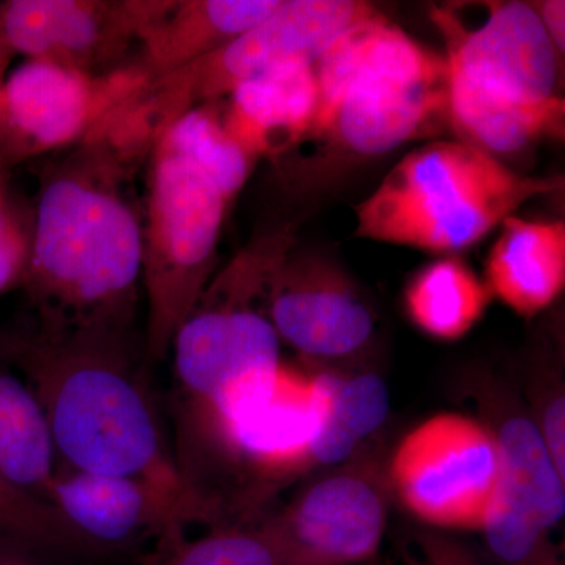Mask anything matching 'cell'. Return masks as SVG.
<instances>
[{"mask_svg":"<svg viewBox=\"0 0 565 565\" xmlns=\"http://www.w3.org/2000/svg\"><path fill=\"white\" fill-rule=\"evenodd\" d=\"M379 11L362 0H280L250 31L221 50L150 81L111 118L117 139L140 154L180 115L226 98L244 82L289 62L315 63L338 35Z\"/></svg>","mask_w":565,"mask_h":565,"instance_id":"8992f818","label":"cell"},{"mask_svg":"<svg viewBox=\"0 0 565 565\" xmlns=\"http://www.w3.org/2000/svg\"><path fill=\"white\" fill-rule=\"evenodd\" d=\"M296 245L289 226L256 234L215 274L172 343L174 373L200 423L281 367V341L266 310L267 285Z\"/></svg>","mask_w":565,"mask_h":565,"instance_id":"5b68a950","label":"cell"},{"mask_svg":"<svg viewBox=\"0 0 565 565\" xmlns=\"http://www.w3.org/2000/svg\"><path fill=\"white\" fill-rule=\"evenodd\" d=\"M223 117L256 158H277L307 140L318 110L315 63L289 62L222 99Z\"/></svg>","mask_w":565,"mask_h":565,"instance_id":"e0dca14e","label":"cell"},{"mask_svg":"<svg viewBox=\"0 0 565 565\" xmlns=\"http://www.w3.org/2000/svg\"><path fill=\"white\" fill-rule=\"evenodd\" d=\"M280 0H151L134 68L148 82L221 50L277 9Z\"/></svg>","mask_w":565,"mask_h":565,"instance_id":"2e32d148","label":"cell"},{"mask_svg":"<svg viewBox=\"0 0 565 565\" xmlns=\"http://www.w3.org/2000/svg\"><path fill=\"white\" fill-rule=\"evenodd\" d=\"M167 565H294L273 520L258 527H232L182 544Z\"/></svg>","mask_w":565,"mask_h":565,"instance_id":"d4e9b609","label":"cell"},{"mask_svg":"<svg viewBox=\"0 0 565 565\" xmlns=\"http://www.w3.org/2000/svg\"><path fill=\"white\" fill-rule=\"evenodd\" d=\"M322 374L326 401L321 427L311 445V468L337 467L351 460L390 414L388 386L381 375Z\"/></svg>","mask_w":565,"mask_h":565,"instance_id":"603a6c76","label":"cell"},{"mask_svg":"<svg viewBox=\"0 0 565 565\" xmlns=\"http://www.w3.org/2000/svg\"><path fill=\"white\" fill-rule=\"evenodd\" d=\"M266 310L280 341L310 359L355 355L375 329L374 311L343 270L296 245L275 267Z\"/></svg>","mask_w":565,"mask_h":565,"instance_id":"4fadbf2b","label":"cell"},{"mask_svg":"<svg viewBox=\"0 0 565 565\" xmlns=\"http://www.w3.org/2000/svg\"><path fill=\"white\" fill-rule=\"evenodd\" d=\"M51 503L102 550L148 531L177 535L188 523L212 519L196 505L139 479L77 470L55 475Z\"/></svg>","mask_w":565,"mask_h":565,"instance_id":"9a60e30c","label":"cell"},{"mask_svg":"<svg viewBox=\"0 0 565 565\" xmlns=\"http://www.w3.org/2000/svg\"><path fill=\"white\" fill-rule=\"evenodd\" d=\"M315 73L318 110L303 143H323L330 156L377 158L451 129L445 55L381 13L338 35Z\"/></svg>","mask_w":565,"mask_h":565,"instance_id":"3957f363","label":"cell"},{"mask_svg":"<svg viewBox=\"0 0 565 565\" xmlns=\"http://www.w3.org/2000/svg\"><path fill=\"white\" fill-rule=\"evenodd\" d=\"M32 258V217L0 202V294L24 285Z\"/></svg>","mask_w":565,"mask_h":565,"instance_id":"4316f807","label":"cell"},{"mask_svg":"<svg viewBox=\"0 0 565 565\" xmlns=\"http://www.w3.org/2000/svg\"><path fill=\"white\" fill-rule=\"evenodd\" d=\"M424 565H481L463 546L437 535H426L419 541Z\"/></svg>","mask_w":565,"mask_h":565,"instance_id":"f1b7e54d","label":"cell"},{"mask_svg":"<svg viewBox=\"0 0 565 565\" xmlns=\"http://www.w3.org/2000/svg\"><path fill=\"white\" fill-rule=\"evenodd\" d=\"M151 0L0 2V61L14 54L92 74L121 68Z\"/></svg>","mask_w":565,"mask_h":565,"instance_id":"8fae6325","label":"cell"},{"mask_svg":"<svg viewBox=\"0 0 565 565\" xmlns=\"http://www.w3.org/2000/svg\"><path fill=\"white\" fill-rule=\"evenodd\" d=\"M449 126L457 139L493 158L514 156L564 134L565 102L525 104L479 90L449 73Z\"/></svg>","mask_w":565,"mask_h":565,"instance_id":"ffe728a7","label":"cell"},{"mask_svg":"<svg viewBox=\"0 0 565 565\" xmlns=\"http://www.w3.org/2000/svg\"><path fill=\"white\" fill-rule=\"evenodd\" d=\"M501 473L492 430L482 419L438 414L415 426L394 451L390 486L426 525L481 527Z\"/></svg>","mask_w":565,"mask_h":565,"instance_id":"ba28073f","label":"cell"},{"mask_svg":"<svg viewBox=\"0 0 565 565\" xmlns=\"http://www.w3.org/2000/svg\"><path fill=\"white\" fill-rule=\"evenodd\" d=\"M74 148L41 188L22 286L41 322L129 330L143 239L126 188L131 162L103 140Z\"/></svg>","mask_w":565,"mask_h":565,"instance_id":"7a4b0ae2","label":"cell"},{"mask_svg":"<svg viewBox=\"0 0 565 565\" xmlns=\"http://www.w3.org/2000/svg\"><path fill=\"white\" fill-rule=\"evenodd\" d=\"M563 185L515 172L467 141L434 140L405 154L355 207L353 236L455 256Z\"/></svg>","mask_w":565,"mask_h":565,"instance_id":"277c9868","label":"cell"},{"mask_svg":"<svg viewBox=\"0 0 565 565\" xmlns=\"http://www.w3.org/2000/svg\"><path fill=\"white\" fill-rule=\"evenodd\" d=\"M128 333L40 321L6 348L28 374L55 449L74 470L139 479L214 516V501L167 452L154 407L134 371Z\"/></svg>","mask_w":565,"mask_h":565,"instance_id":"6da1fadb","label":"cell"},{"mask_svg":"<svg viewBox=\"0 0 565 565\" xmlns=\"http://www.w3.org/2000/svg\"><path fill=\"white\" fill-rule=\"evenodd\" d=\"M492 294L456 256H441L412 275L404 291L411 322L435 340L457 341L484 318Z\"/></svg>","mask_w":565,"mask_h":565,"instance_id":"44dd1931","label":"cell"},{"mask_svg":"<svg viewBox=\"0 0 565 565\" xmlns=\"http://www.w3.org/2000/svg\"><path fill=\"white\" fill-rule=\"evenodd\" d=\"M7 63L3 61H0V106H2V88H3V79L2 74L3 70H6Z\"/></svg>","mask_w":565,"mask_h":565,"instance_id":"4dcf8cb0","label":"cell"},{"mask_svg":"<svg viewBox=\"0 0 565 565\" xmlns=\"http://www.w3.org/2000/svg\"><path fill=\"white\" fill-rule=\"evenodd\" d=\"M539 14L546 35L552 40L557 54L564 57L565 52V2L564 0H542L531 3Z\"/></svg>","mask_w":565,"mask_h":565,"instance_id":"f546056e","label":"cell"},{"mask_svg":"<svg viewBox=\"0 0 565 565\" xmlns=\"http://www.w3.org/2000/svg\"><path fill=\"white\" fill-rule=\"evenodd\" d=\"M0 531L66 552H102L61 509L3 479H0Z\"/></svg>","mask_w":565,"mask_h":565,"instance_id":"484cf974","label":"cell"},{"mask_svg":"<svg viewBox=\"0 0 565 565\" xmlns=\"http://www.w3.org/2000/svg\"><path fill=\"white\" fill-rule=\"evenodd\" d=\"M476 397L500 449L501 484L552 533L565 514V478L546 451L533 416L493 390Z\"/></svg>","mask_w":565,"mask_h":565,"instance_id":"d6986e66","label":"cell"},{"mask_svg":"<svg viewBox=\"0 0 565 565\" xmlns=\"http://www.w3.org/2000/svg\"><path fill=\"white\" fill-rule=\"evenodd\" d=\"M484 24L467 29L455 11L434 9L444 33L449 73L479 90L512 102L544 104L559 95L561 57L533 6L519 0L486 2Z\"/></svg>","mask_w":565,"mask_h":565,"instance_id":"30bf717a","label":"cell"},{"mask_svg":"<svg viewBox=\"0 0 565 565\" xmlns=\"http://www.w3.org/2000/svg\"><path fill=\"white\" fill-rule=\"evenodd\" d=\"M323 374L307 375L285 366L275 388L214 435L223 451L253 476L273 484L311 468V445L321 427Z\"/></svg>","mask_w":565,"mask_h":565,"instance_id":"5bb4252c","label":"cell"},{"mask_svg":"<svg viewBox=\"0 0 565 565\" xmlns=\"http://www.w3.org/2000/svg\"><path fill=\"white\" fill-rule=\"evenodd\" d=\"M154 145L202 170L230 203L243 191L259 161L226 125L222 99L180 115L163 129Z\"/></svg>","mask_w":565,"mask_h":565,"instance_id":"cb8c5ba5","label":"cell"},{"mask_svg":"<svg viewBox=\"0 0 565 565\" xmlns=\"http://www.w3.org/2000/svg\"><path fill=\"white\" fill-rule=\"evenodd\" d=\"M147 184L141 285L147 297L145 351L158 362L214 277L230 202L193 163L152 145Z\"/></svg>","mask_w":565,"mask_h":565,"instance_id":"52a82bcc","label":"cell"},{"mask_svg":"<svg viewBox=\"0 0 565 565\" xmlns=\"http://www.w3.org/2000/svg\"><path fill=\"white\" fill-rule=\"evenodd\" d=\"M273 522L294 565L366 563L384 541L385 487L370 465H344L316 479Z\"/></svg>","mask_w":565,"mask_h":565,"instance_id":"7c38bea8","label":"cell"},{"mask_svg":"<svg viewBox=\"0 0 565 565\" xmlns=\"http://www.w3.org/2000/svg\"><path fill=\"white\" fill-rule=\"evenodd\" d=\"M533 416L541 433L546 451L555 462L557 471L565 478V397L559 388L546 392L541 397L537 414Z\"/></svg>","mask_w":565,"mask_h":565,"instance_id":"83f0119b","label":"cell"},{"mask_svg":"<svg viewBox=\"0 0 565 565\" xmlns=\"http://www.w3.org/2000/svg\"><path fill=\"white\" fill-rule=\"evenodd\" d=\"M54 449L31 386L0 371V479L51 503Z\"/></svg>","mask_w":565,"mask_h":565,"instance_id":"7402d4cb","label":"cell"},{"mask_svg":"<svg viewBox=\"0 0 565 565\" xmlns=\"http://www.w3.org/2000/svg\"><path fill=\"white\" fill-rule=\"evenodd\" d=\"M500 228L486 259L487 288L514 313L534 318L565 288V223L512 215Z\"/></svg>","mask_w":565,"mask_h":565,"instance_id":"ac0fdd59","label":"cell"},{"mask_svg":"<svg viewBox=\"0 0 565 565\" xmlns=\"http://www.w3.org/2000/svg\"><path fill=\"white\" fill-rule=\"evenodd\" d=\"M131 63L107 74L25 61L3 81L0 148L17 162L77 147L147 84Z\"/></svg>","mask_w":565,"mask_h":565,"instance_id":"9c48e42d","label":"cell"}]
</instances>
